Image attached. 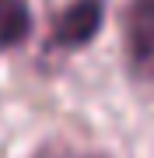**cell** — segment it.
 Instances as JSON below:
<instances>
[{
    "label": "cell",
    "instance_id": "7a4b0ae2",
    "mask_svg": "<svg viewBox=\"0 0 154 158\" xmlns=\"http://www.w3.org/2000/svg\"><path fill=\"white\" fill-rule=\"evenodd\" d=\"M102 18H105V4L102 0H74V4L56 18L49 42L60 46V49L88 46L98 35V28H102Z\"/></svg>",
    "mask_w": 154,
    "mask_h": 158
},
{
    "label": "cell",
    "instance_id": "3957f363",
    "mask_svg": "<svg viewBox=\"0 0 154 158\" xmlns=\"http://www.w3.org/2000/svg\"><path fill=\"white\" fill-rule=\"evenodd\" d=\"M32 32V11L25 0H0V49L25 42Z\"/></svg>",
    "mask_w": 154,
    "mask_h": 158
},
{
    "label": "cell",
    "instance_id": "277c9868",
    "mask_svg": "<svg viewBox=\"0 0 154 158\" xmlns=\"http://www.w3.org/2000/svg\"><path fill=\"white\" fill-rule=\"evenodd\" d=\"M35 158H98V155H88V151H77V148H70V144H60V141H53L46 144Z\"/></svg>",
    "mask_w": 154,
    "mask_h": 158
},
{
    "label": "cell",
    "instance_id": "6da1fadb",
    "mask_svg": "<svg viewBox=\"0 0 154 158\" xmlns=\"http://www.w3.org/2000/svg\"><path fill=\"white\" fill-rule=\"evenodd\" d=\"M126 56L140 81H154V0H130L123 14Z\"/></svg>",
    "mask_w": 154,
    "mask_h": 158
}]
</instances>
